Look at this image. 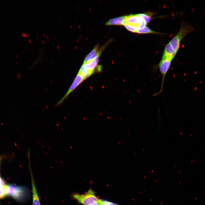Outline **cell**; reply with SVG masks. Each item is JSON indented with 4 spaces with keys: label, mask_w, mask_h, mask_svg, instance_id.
Wrapping results in <instances>:
<instances>
[{
    "label": "cell",
    "mask_w": 205,
    "mask_h": 205,
    "mask_svg": "<svg viewBox=\"0 0 205 205\" xmlns=\"http://www.w3.org/2000/svg\"><path fill=\"white\" fill-rule=\"evenodd\" d=\"M5 192L6 195L11 197L19 202L26 200L30 194L29 190L26 187L13 184L6 185Z\"/></svg>",
    "instance_id": "obj_1"
},
{
    "label": "cell",
    "mask_w": 205,
    "mask_h": 205,
    "mask_svg": "<svg viewBox=\"0 0 205 205\" xmlns=\"http://www.w3.org/2000/svg\"><path fill=\"white\" fill-rule=\"evenodd\" d=\"M103 48L98 56L93 60L83 64L80 68L79 72L83 77L88 78L96 71L100 72L101 68L100 65H98L99 57L102 51Z\"/></svg>",
    "instance_id": "obj_2"
},
{
    "label": "cell",
    "mask_w": 205,
    "mask_h": 205,
    "mask_svg": "<svg viewBox=\"0 0 205 205\" xmlns=\"http://www.w3.org/2000/svg\"><path fill=\"white\" fill-rule=\"evenodd\" d=\"M193 30L194 28L191 25L184 23H182L179 31L169 42L176 52L177 53L178 51L181 42L183 38L187 34L192 31Z\"/></svg>",
    "instance_id": "obj_3"
},
{
    "label": "cell",
    "mask_w": 205,
    "mask_h": 205,
    "mask_svg": "<svg viewBox=\"0 0 205 205\" xmlns=\"http://www.w3.org/2000/svg\"><path fill=\"white\" fill-rule=\"evenodd\" d=\"M71 196L79 203L84 205H88L91 201L99 202L100 200L96 196L94 192L91 189H90L83 194L75 193L73 194Z\"/></svg>",
    "instance_id": "obj_4"
},
{
    "label": "cell",
    "mask_w": 205,
    "mask_h": 205,
    "mask_svg": "<svg viewBox=\"0 0 205 205\" xmlns=\"http://www.w3.org/2000/svg\"><path fill=\"white\" fill-rule=\"evenodd\" d=\"M172 59L169 58H162L158 65L159 71L162 75V83L160 90L153 95L155 96L160 94L162 91L164 81L166 74L168 72L171 64Z\"/></svg>",
    "instance_id": "obj_5"
},
{
    "label": "cell",
    "mask_w": 205,
    "mask_h": 205,
    "mask_svg": "<svg viewBox=\"0 0 205 205\" xmlns=\"http://www.w3.org/2000/svg\"><path fill=\"white\" fill-rule=\"evenodd\" d=\"M84 80L83 77L78 73L67 92L56 104L55 106L62 104L69 95Z\"/></svg>",
    "instance_id": "obj_6"
},
{
    "label": "cell",
    "mask_w": 205,
    "mask_h": 205,
    "mask_svg": "<svg viewBox=\"0 0 205 205\" xmlns=\"http://www.w3.org/2000/svg\"><path fill=\"white\" fill-rule=\"evenodd\" d=\"M28 167L31 177L32 192V205H41L39 196L35 184L33 175L31 169L30 159L28 160Z\"/></svg>",
    "instance_id": "obj_7"
},
{
    "label": "cell",
    "mask_w": 205,
    "mask_h": 205,
    "mask_svg": "<svg viewBox=\"0 0 205 205\" xmlns=\"http://www.w3.org/2000/svg\"><path fill=\"white\" fill-rule=\"evenodd\" d=\"M176 53L177 52L174 50L169 42L166 45L165 48L162 58H169L173 60Z\"/></svg>",
    "instance_id": "obj_8"
},
{
    "label": "cell",
    "mask_w": 205,
    "mask_h": 205,
    "mask_svg": "<svg viewBox=\"0 0 205 205\" xmlns=\"http://www.w3.org/2000/svg\"><path fill=\"white\" fill-rule=\"evenodd\" d=\"M99 45L95 46L91 52L87 54L85 58L83 64H85L94 59L99 54L100 50H99Z\"/></svg>",
    "instance_id": "obj_9"
},
{
    "label": "cell",
    "mask_w": 205,
    "mask_h": 205,
    "mask_svg": "<svg viewBox=\"0 0 205 205\" xmlns=\"http://www.w3.org/2000/svg\"><path fill=\"white\" fill-rule=\"evenodd\" d=\"M126 22L130 24L138 25L140 22L144 20L139 14H130L126 16Z\"/></svg>",
    "instance_id": "obj_10"
},
{
    "label": "cell",
    "mask_w": 205,
    "mask_h": 205,
    "mask_svg": "<svg viewBox=\"0 0 205 205\" xmlns=\"http://www.w3.org/2000/svg\"><path fill=\"white\" fill-rule=\"evenodd\" d=\"M126 22V16H122L110 19L105 23V24L106 25H124Z\"/></svg>",
    "instance_id": "obj_11"
},
{
    "label": "cell",
    "mask_w": 205,
    "mask_h": 205,
    "mask_svg": "<svg viewBox=\"0 0 205 205\" xmlns=\"http://www.w3.org/2000/svg\"><path fill=\"white\" fill-rule=\"evenodd\" d=\"M136 33L139 34H159V33L151 30L147 26L142 28H138Z\"/></svg>",
    "instance_id": "obj_12"
},
{
    "label": "cell",
    "mask_w": 205,
    "mask_h": 205,
    "mask_svg": "<svg viewBox=\"0 0 205 205\" xmlns=\"http://www.w3.org/2000/svg\"><path fill=\"white\" fill-rule=\"evenodd\" d=\"M124 25L128 30L132 32L136 33L138 25L126 22Z\"/></svg>",
    "instance_id": "obj_13"
},
{
    "label": "cell",
    "mask_w": 205,
    "mask_h": 205,
    "mask_svg": "<svg viewBox=\"0 0 205 205\" xmlns=\"http://www.w3.org/2000/svg\"><path fill=\"white\" fill-rule=\"evenodd\" d=\"M139 15L147 24L149 22L151 19V16L148 15L147 14L141 13L139 14Z\"/></svg>",
    "instance_id": "obj_14"
},
{
    "label": "cell",
    "mask_w": 205,
    "mask_h": 205,
    "mask_svg": "<svg viewBox=\"0 0 205 205\" xmlns=\"http://www.w3.org/2000/svg\"><path fill=\"white\" fill-rule=\"evenodd\" d=\"M5 186H0V199L3 198L6 195L5 192Z\"/></svg>",
    "instance_id": "obj_15"
},
{
    "label": "cell",
    "mask_w": 205,
    "mask_h": 205,
    "mask_svg": "<svg viewBox=\"0 0 205 205\" xmlns=\"http://www.w3.org/2000/svg\"><path fill=\"white\" fill-rule=\"evenodd\" d=\"M6 186L4 180L0 176V186Z\"/></svg>",
    "instance_id": "obj_16"
},
{
    "label": "cell",
    "mask_w": 205,
    "mask_h": 205,
    "mask_svg": "<svg viewBox=\"0 0 205 205\" xmlns=\"http://www.w3.org/2000/svg\"><path fill=\"white\" fill-rule=\"evenodd\" d=\"M1 4L3 6L4 5V4L3 2H1Z\"/></svg>",
    "instance_id": "obj_17"
},
{
    "label": "cell",
    "mask_w": 205,
    "mask_h": 205,
    "mask_svg": "<svg viewBox=\"0 0 205 205\" xmlns=\"http://www.w3.org/2000/svg\"><path fill=\"white\" fill-rule=\"evenodd\" d=\"M1 157L0 156V162L1 161Z\"/></svg>",
    "instance_id": "obj_18"
},
{
    "label": "cell",
    "mask_w": 205,
    "mask_h": 205,
    "mask_svg": "<svg viewBox=\"0 0 205 205\" xmlns=\"http://www.w3.org/2000/svg\"><path fill=\"white\" fill-rule=\"evenodd\" d=\"M101 205H106L102 203V204Z\"/></svg>",
    "instance_id": "obj_19"
},
{
    "label": "cell",
    "mask_w": 205,
    "mask_h": 205,
    "mask_svg": "<svg viewBox=\"0 0 205 205\" xmlns=\"http://www.w3.org/2000/svg\"><path fill=\"white\" fill-rule=\"evenodd\" d=\"M6 28L7 29H8V27H7V26H6Z\"/></svg>",
    "instance_id": "obj_20"
}]
</instances>
